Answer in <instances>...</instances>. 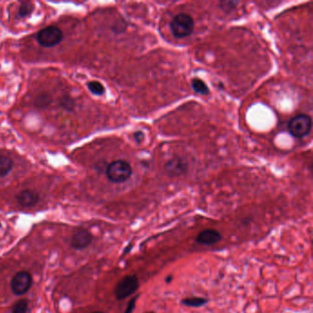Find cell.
I'll list each match as a JSON object with an SVG mask.
<instances>
[{
    "mask_svg": "<svg viewBox=\"0 0 313 313\" xmlns=\"http://www.w3.org/2000/svg\"><path fill=\"white\" fill-rule=\"evenodd\" d=\"M93 241V236L86 229H80L72 237L71 246L76 250H84L88 248Z\"/></svg>",
    "mask_w": 313,
    "mask_h": 313,
    "instance_id": "7",
    "label": "cell"
},
{
    "mask_svg": "<svg viewBox=\"0 0 313 313\" xmlns=\"http://www.w3.org/2000/svg\"><path fill=\"white\" fill-rule=\"evenodd\" d=\"M165 170L169 176H180L187 170V165L180 158H174L165 164Z\"/></svg>",
    "mask_w": 313,
    "mask_h": 313,
    "instance_id": "10",
    "label": "cell"
},
{
    "mask_svg": "<svg viewBox=\"0 0 313 313\" xmlns=\"http://www.w3.org/2000/svg\"><path fill=\"white\" fill-rule=\"evenodd\" d=\"M88 89L97 96H102L105 93V88L102 84L98 81H90L88 84Z\"/></svg>",
    "mask_w": 313,
    "mask_h": 313,
    "instance_id": "14",
    "label": "cell"
},
{
    "mask_svg": "<svg viewBox=\"0 0 313 313\" xmlns=\"http://www.w3.org/2000/svg\"><path fill=\"white\" fill-rule=\"evenodd\" d=\"M137 297H132V299L129 301L128 305H127L126 309H125V312L124 313H132V311L136 308V301H137Z\"/></svg>",
    "mask_w": 313,
    "mask_h": 313,
    "instance_id": "18",
    "label": "cell"
},
{
    "mask_svg": "<svg viewBox=\"0 0 313 313\" xmlns=\"http://www.w3.org/2000/svg\"><path fill=\"white\" fill-rule=\"evenodd\" d=\"M33 11H34V6L32 3L24 2L20 8L19 15L21 18H26V17L30 16L33 13Z\"/></svg>",
    "mask_w": 313,
    "mask_h": 313,
    "instance_id": "15",
    "label": "cell"
},
{
    "mask_svg": "<svg viewBox=\"0 0 313 313\" xmlns=\"http://www.w3.org/2000/svg\"><path fill=\"white\" fill-rule=\"evenodd\" d=\"M13 163L7 156H0V176H5L11 172Z\"/></svg>",
    "mask_w": 313,
    "mask_h": 313,
    "instance_id": "12",
    "label": "cell"
},
{
    "mask_svg": "<svg viewBox=\"0 0 313 313\" xmlns=\"http://www.w3.org/2000/svg\"><path fill=\"white\" fill-rule=\"evenodd\" d=\"M63 38H64L63 32L59 28L55 26L44 28L37 34L38 44L45 48L55 47L60 44L63 41Z\"/></svg>",
    "mask_w": 313,
    "mask_h": 313,
    "instance_id": "4",
    "label": "cell"
},
{
    "mask_svg": "<svg viewBox=\"0 0 313 313\" xmlns=\"http://www.w3.org/2000/svg\"><path fill=\"white\" fill-rule=\"evenodd\" d=\"M106 174L110 181L122 183L132 176V165L124 160H116L109 165Z\"/></svg>",
    "mask_w": 313,
    "mask_h": 313,
    "instance_id": "1",
    "label": "cell"
},
{
    "mask_svg": "<svg viewBox=\"0 0 313 313\" xmlns=\"http://www.w3.org/2000/svg\"><path fill=\"white\" fill-rule=\"evenodd\" d=\"M173 275H168V276H166V278H165V282L167 283V284H169L171 283V281L173 280Z\"/></svg>",
    "mask_w": 313,
    "mask_h": 313,
    "instance_id": "20",
    "label": "cell"
},
{
    "mask_svg": "<svg viewBox=\"0 0 313 313\" xmlns=\"http://www.w3.org/2000/svg\"><path fill=\"white\" fill-rule=\"evenodd\" d=\"M171 32L176 38H185L194 31V21L187 13H179L170 23Z\"/></svg>",
    "mask_w": 313,
    "mask_h": 313,
    "instance_id": "2",
    "label": "cell"
},
{
    "mask_svg": "<svg viewBox=\"0 0 313 313\" xmlns=\"http://www.w3.org/2000/svg\"><path fill=\"white\" fill-rule=\"evenodd\" d=\"M287 129L294 137H305L311 131V118L306 114L295 116L288 122Z\"/></svg>",
    "mask_w": 313,
    "mask_h": 313,
    "instance_id": "3",
    "label": "cell"
},
{
    "mask_svg": "<svg viewBox=\"0 0 313 313\" xmlns=\"http://www.w3.org/2000/svg\"><path fill=\"white\" fill-rule=\"evenodd\" d=\"M208 302H209V299L201 297H186L181 300L183 305L190 307V308H200L205 306Z\"/></svg>",
    "mask_w": 313,
    "mask_h": 313,
    "instance_id": "11",
    "label": "cell"
},
{
    "mask_svg": "<svg viewBox=\"0 0 313 313\" xmlns=\"http://www.w3.org/2000/svg\"><path fill=\"white\" fill-rule=\"evenodd\" d=\"M17 201L23 208H30L33 207L38 203L39 195L38 193L35 192L34 190H23L17 196Z\"/></svg>",
    "mask_w": 313,
    "mask_h": 313,
    "instance_id": "9",
    "label": "cell"
},
{
    "mask_svg": "<svg viewBox=\"0 0 313 313\" xmlns=\"http://www.w3.org/2000/svg\"><path fill=\"white\" fill-rule=\"evenodd\" d=\"M147 313H154V311H149V312Z\"/></svg>",
    "mask_w": 313,
    "mask_h": 313,
    "instance_id": "23",
    "label": "cell"
},
{
    "mask_svg": "<svg viewBox=\"0 0 313 313\" xmlns=\"http://www.w3.org/2000/svg\"><path fill=\"white\" fill-rule=\"evenodd\" d=\"M92 313H104V312H102V311H94V312Z\"/></svg>",
    "mask_w": 313,
    "mask_h": 313,
    "instance_id": "22",
    "label": "cell"
},
{
    "mask_svg": "<svg viewBox=\"0 0 313 313\" xmlns=\"http://www.w3.org/2000/svg\"><path fill=\"white\" fill-rule=\"evenodd\" d=\"M192 88L197 93L200 94V95H208L209 93L208 86L199 78L193 79Z\"/></svg>",
    "mask_w": 313,
    "mask_h": 313,
    "instance_id": "13",
    "label": "cell"
},
{
    "mask_svg": "<svg viewBox=\"0 0 313 313\" xmlns=\"http://www.w3.org/2000/svg\"><path fill=\"white\" fill-rule=\"evenodd\" d=\"M134 136H135V139H136V141H138V142H140V141H141V139H142V138H143V134L141 132H138L137 133H135V135H134Z\"/></svg>",
    "mask_w": 313,
    "mask_h": 313,
    "instance_id": "19",
    "label": "cell"
},
{
    "mask_svg": "<svg viewBox=\"0 0 313 313\" xmlns=\"http://www.w3.org/2000/svg\"><path fill=\"white\" fill-rule=\"evenodd\" d=\"M50 103V97L48 95H40L35 99V105L38 108H44Z\"/></svg>",
    "mask_w": 313,
    "mask_h": 313,
    "instance_id": "17",
    "label": "cell"
},
{
    "mask_svg": "<svg viewBox=\"0 0 313 313\" xmlns=\"http://www.w3.org/2000/svg\"><path fill=\"white\" fill-rule=\"evenodd\" d=\"M132 244H130V245H128V247L127 249H125V251H124V254H127V253H129L131 250H132Z\"/></svg>",
    "mask_w": 313,
    "mask_h": 313,
    "instance_id": "21",
    "label": "cell"
},
{
    "mask_svg": "<svg viewBox=\"0 0 313 313\" xmlns=\"http://www.w3.org/2000/svg\"><path fill=\"white\" fill-rule=\"evenodd\" d=\"M139 288V281L136 275H127L118 282L115 287L117 299L122 300L133 295Z\"/></svg>",
    "mask_w": 313,
    "mask_h": 313,
    "instance_id": "5",
    "label": "cell"
},
{
    "mask_svg": "<svg viewBox=\"0 0 313 313\" xmlns=\"http://www.w3.org/2000/svg\"><path fill=\"white\" fill-rule=\"evenodd\" d=\"M28 301L26 299H20L12 307L11 313H27Z\"/></svg>",
    "mask_w": 313,
    "mask_h": 313,
    "instance_id": "16",
    "label": "cell"
},
{
    "mask_svg": "<svg viewBox=\"0 0 313 313\" xmlns=\"http://www.w3.org/2000/svg\"><path fill=\"white\" fill-rule=\"evenodd\" d=\"M0 227H1V224H0Z\"/></svg>",
    "mask_w": 313,
    "mask_h": 313,
    "instance_id": "24",
    "label": "cell"
},
{
    "mask_svg": "<svg viewBox=\"0 0 313 313\" xmlns=\"http://www.w3.org/2000/svg\"><path fill=\"white\" fill-rule=\"evenodd\" d=\"M11 286L16 296H22L33 286V276L27 271L18 272L11 279Z\"/></svg>",
    "mask_w": 313,
    "mask_h": 313,
    "instance_id": "6",
    "label": "cell"
},
{
    "mask_svg": "<svg viewBox=\"0 0 313 313\" xmlns=\"http://www.w3.org/2000/svg\"><path fill=\"white\" fill-rule=\"evenodd\" d=\"M221 234L220 231L214 230V229H207L201 231L198 237L196 238V242L202 244V245H207L210 246L216 244L217 242H220L221 240Z\"/></svg>",
    "mask_w": 313,
    "mask_h": 313,
    "instance_id": "8",
    "label": "cell"
}]
</instances>
